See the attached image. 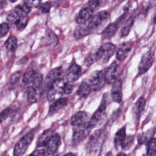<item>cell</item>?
I'll use <instances>...</instances> for the list:
<instances>
[{
  "label": "cell",
  "instance_id": "cell-20",
  "mask_svg": "<svg viewBox=\"0 0 156 156\" xmlns=\"http://www.w3.org/2000/svg\"><path fill=\"white\" fill-rule=\"evenodd\" d=\"M118 24L116 23L109 24L102 32L103 40H109L113 37L118 30Z\"/></svg>",
  "mask_w": 156,
  "mask_h": 156
},
{
  "label": "cell",
  "instance_id": "cell-26",
  "mask_svg": "<svg viewBox=\"0 0 156 156\" xmlns=\"http://www.w3.org/2000/svg\"><path fill=\"white\" fill-rule=\"evenodd\" d=\"M90 34L85 24H80L77 27L74 32V36L76 39H80Z\"/></svg>",
  "mask_w": 156,
  "mask_h": 156
},
{
  "label": "cell",
  "instance_id": "cell-22",
  "mask_svg": "<svg viewBox=\"0 0 156 156\" xmlns=\"http://www.w3.org/2000/svg\"><path fill=\"white\" fill-rule=\"evenodd\" d=\"M146 99L143 97H140L135 103L133 108L132 112L135 117H140L144 110L146 105Z\"/></svg>",
  "mask_w": 156,
  "mask_h": 156
},
{
  "label": "cell",
  "instance_id": "cell-46",
  "mask_svg": "<svg viewBox=\"0 0 156 156\" xmlns=\"http://www.w3.org/2000/svg\"><path fill=\"white\" fill-rule=\"evenodd\" d=\"M105 156H113V155H112V154L110 152H109L107 153V154H106Z\"/></svg>",
  "mask_w": 156,
  "mask_h": 156
},
{
  "label": "cell",
  "instance_id": "cell-12",
  "mask_svg": "<svg viewBox=\"0 0 156 156\" xmlns=\"http://www.w3.org/2000/svg\"><path fill=\"white\" fill-rule=\"evenodd\" d=\"M60 144V137L57 133H54L44 147L45 156L54 154L58 149Z\"/></svg>",
  "mask_w": 156,
  "mask_h": 156
},
{
  "label": "cell",
  "instance_id": "cell-2",
  "mask_svg": "<svg viewBox=\"0 0 156 156\" xmlns=\"http://www.w3.org/2000/svg\"><path fill=\"white\" fill-rule=\"evenodd\" d=\"M116 51V46L111 43L102 44L95 52L96 60L101 64L108 62Z\"/></svg>",
  "mask_w": 156,
  "mask_h": 156
},
{
  "label": "cell",
  "instance_id": "cell-33",
  "mask_svg": "<svg viewBox=\"0 0 156 156\" xmlns=\"http://www.w3.org/2000/svg\"><path fill=\"white\" fill-rule=\"evenodd\" d=\"M155 149H156V141L155 138H153L150 140L147 143V152L149 156H155Z\"/></svg>",
  "mask_w": 156,
  "mask_h": 156
},
{
  "label": "cell",
  "instance_id": "cell-10",
  "mask_svg": "<svg viewBox=\"0 0 156 156\" xmlns=\"http://www.w3.org/2000/svg\"><path fill=\"white\" fill-rule=\"evenodd\" d=\"M104 132L102 129L96 130L91 136L87 144V149L90 152H96L102 144Z\"/></svg>",
  "mask_w": 156,
  "mask_h": 156
},
{
  "label": "cell",
  "instance_id": "cell-40",
  "mask_svg": "<svg viewBox=\"0 0 156 156\" xmlns=\"http://www.w3.org/2000/svg\"><path fill=\"white\" fill-rule=\"evenodd\" d=\"M102 1H89L88 2V7L91 8V9H94L98 8L100 6Z\"/></svg>",
  "mask_w": 156,
  "mask_h": 156
},
{
  "label": "cell",
  "instance_id": "cell-13",
  "mask_svg": "<svg viewBox=\"0 0 156 156\" xmlns=\"http://www.w3.org/2000/svg\"><path fill=\"white\" fill-rule=\"evenodd\" d=\"M82 73L81 66L76 63H72L68 68L65 73V82L68 83H73L76 81Z\"/></svg>",
  "mask_w": 156,
  "mask_h": 156
},
{
  "label": "cell",
  "instance_id": "cell-6",
  "mask_svg": "<svg viewBox=\"0 0 156 156\" xmlns=\"http://www.w3.org/2000/svg\"><path fill=\"white\" fill-rule=\"evenodd\" d=\"M87 83L90 86L91 90L98 91L105 85L104 73L101 70H96L92 72L87 77Z\"/></svg>",
  "mask_w": 156,
  "mask_h": 156
},
{
  "label": "cell",
  "instance_id": "cell-5",
  "mask_svg": "<svg viewBox=\"0 0 156 156\" xmlns=\"http://www.w3.org/2000/svg\"><path fill=\"white\" fill-rule=\"evenodd\" d=\"M106 101L105 99L102 100L99 108L96 110L88 121V124L91 129L101 125L105 121L107 116L106 112Z\"/></svg>",
  "mask_w": 156,
  "mask_h": 156
},
{
  "label": "cell",
  "instance_id": "cell-1",
  "mask_svg": "<svg viewBox=\"0 0 156 156\" xmlns=\"http://www.w3.org/2000/svg\"><path fill=\"white\" fill-rule=\"evenodd\" d=\"M109 18V13L106 10L100 11L93 15L89 22L86 24L90 34L100 30L107 22Z\"/></svg>",
  "mask_w": 156,
  "mask_h": 156
},
{
  "label": "cell",
  "instance_id": "cell-8",
  "mask_svg": "<svg viewBox=\"0 0 156 156\" xmlns=\"http://www.w3.org/2000/svg\"><path fill=\"white\" fill-rule=\"evenodd\" d=\"M91 127L88 122L77 126H74L72 136V143L73 144H78L85 140L90 134Z\"/></svg>",
  "mask_w": 156,
  "mask_h": 156
},
{
  "label": "cell",
  "instance_id": "cell-17",
  "mask_svg": "<svg viewBox=\"0 0 156 156\" xmlns=\"http://www.w3.org/2000/svg\"><path fill=\"white\" fill-rule=\"evenodd\" d=\"M93 14V10L91 8L87 7L82 9L78 13L76 18V21L79 25L84 24L92 17Z\"/></svg>",
  "mask_w": 156,
  "mask_h": 156
},
{
  "label": "cell",
  "instance_id": "cell-16",
  "mask_svg": "<svg viewBox=\"0 0 156 156\" xmlns=\"http://www.w3.org/2000/svg\"><path fill=\"white\" fill-rule=\"evenodd\" d=\"M122 83L121 80L118 79L113 83L111 90V96L112 100L118 104L122 101Z\"/></svg>",
  "mask_w": 156,
  "mask_h": 156
},
{
  "label": "cell",
  "instance_id": "cell-38",
  "mask_svg": "<svg viewBox=\"0 0 156 156\" xmlns=\"http://www.w3.org/2000/svg\"><path fill=\"white\" fill-rule=\"evenodd\" d=\"M11 112L12 109L10 108H6L0 113V124L9 116Z\"/></svg>",
  "mask_w": 156,
  "mask_h": 156
},
{
  "label": "cell",
  "instance_id": "cell-14",
  "mask_svg": "<svg viewBox=\"0 0 156 156\" xmlns=\"http://www.w3.org/2000/svg\"><path fill=\"white\" fill-rule=\"evenodd\" d=\"M133 46V43L132 41H125L121 43L118 48L116 51V58L118 61L124 60L130 52Z\"/></svg>",
  "mask_w": 156,
  "mask_h": 156
},
{
  "label": "cell",
  "instance_id": "cell-11",
  "mask_svg": "<svg viewBox=\"0 0 156 156\" xmlns=\"http://www.w3.org/2000/svg\"><path fill=\"white\" fill-rule=\"evenodd\" d=\"M154 62V56L151 51L144 53L138 65V74H143L151 67Z\"/></svg>",
  "mask_w": 156,
  "mask_h": 156
},
{
  "label": "cell",
  "instance_id": "cell-7",
  "mask_svg": "<svg viewBox=\"0 0 156 156\" xmlns=\"http://www.w3.org/2000/svg\"><path fill=\"white\" fill-rule=\"evenodd\" d=\"M22 80L24 84L29 85V87L38 90L41 86L43 78L42 74L34 70H30L23 75Z\"/></svg>",
  "mask_w": 156,
  "mask_h": 156
},
{
  "label": "cell",
  "instance_id": "cell-28",
  "mask_svg": "<svg viewBox=\"0 0 156 156\" xmlns=\"http://www.w3.org/2000/svg\"><path fill=\"white\" fill-rule=\"evenodd\" d=\"M27 100L29 102L32 104L37 102L38 98V90L32 87H29L27 91Z\"/></svg>",
  "mask_w": 156,
  "mask_h": 156
},
{
  "label": "cell",
  "instance_id": "cell-29",
  "mask_svg": "<svg viewBox=\"0 0 156 156\" xmlns=\"http://www.w3.org/2000/svg\"><path fill=\"white\" fill-rule=\"evenodd\" d=\"M21 77V73L20 72H16L14 73L11 77L9 81V88L10 89H13L16 87L18 84L19 83Z\"/></svg>",
  "mask_w": 156,
  "mask_h": 156
},
{
  "label": "cell",
  "instance_id": "cell-37",
  "mask_svg": "<svg viewBox=\"0 0 156 156\" xmlns=\"http://www.w3.org/2000/svg\"><path fill=\"white\" fill-rule=\"evenodd\" d=\"M95 62H96V57H95V52H92V53H90L87 57L85 58V64L86 65V66H90L91 65L93 64V63H94Z\"/></svg>",
  "mask_w": 156,
  "mask_h": 156
},
{
  "label": "cell",
  "instance_id": "cell-25",
  "mask_svg": "<svg viewBox=\"0 0 156 156\" xmlns=\"http://www.w3.org/2000/svg\"><path fill=\"white\" fill-rule=\"evenodd\" d=\"M91 91L88 84L86 82H82L77 91V94L81 98H85L89 95Z\"/></svg>",
  "mask_w": 156,
  "mask_h": 156
},
{
  "label": "cell",
  "instance_id": "cell-31",
  "mask_svg": "<svg viewBox=\"0 0 156 156\" xmlns=\"http://www.w3.org/2000/svg\"><path fill=\"white\" fill-rule=\"evenodd\" d=\"M21 16V15L16 11L13 10L10 13H9L6 17V20L7 21V23L9 24H13L15 25L19 18Z\"/></svg>",
  "mask_w": 156,
  "mask_h": 156
},
{
  "label": "cell",
  "instance_id": "cell-24",
  "mask_svg": "<svg viewBox=\"0 0 156 156\" xmlns=\"http://www.w3.org/2000/svg\"><path fill=\"white\" fill-rule=\"evenodd\" d=\"M44 41L45 44L49 48H54L58 43V39L57 35L51 30H49L46 33Z\"/></svg>",
  "mask_w": 156,
  "mask_h": 156
},
{
  "label": "cell",
  "instance_id": "cell-21",
  "mask_svg": "<svg viewBox=\"0 0 156 156\" xmlns=\"http://www.w3.org/2000/svg\"><path fill=\"white\" fill-rule=\"evenodd\" d=\"M55 133L54 132V130L50 129H47L46 130H44L41 134V135L39 136L37 143V147L40 148V147H44L45 146V145L46 144L47 142L49 141V140L50 139V138L52 136V135Z\"/></svg>",
  "mask_w": 156,
  "mask_h": 156
},
{
  "label": "cell",
  "instance_id": "cell-39",
  "mask_svg": "<svg viewBox=\"0 0 156 156\" xmlns=\"http://www.w3.org/2000/svg\"><path fill=\"white\" fill-rule=\"evenodd\" d=\"M51 7V4L50 2H45L42 4H40L39 10L43 13H47L49 12L50 9Z\"/></svg>",
  "mask_w": 156,
  "mask_h": 156
},
{
  "label": "cell",
  "instance_id": "cell-34",
  "mask_svg": "<svg viewBox=\"0 0 156 156\" xmlns=\"http://www.w3.org/2000/svg\"><path fill=\"white\" fill-rule=\"evenodd\" d=\"M10 26L7 23H2L0 24V38L5 37L9 32Z\"/></svg>",
  "mask_w": 156,
  "mask_h": 156
},
{
  "label": "cell",
  "instance_id": "cell-32",
  "mask_svg": "<svg viewBox=\"0 0 156 156\" xmlns=\"http://www.w3.org/2000/svg\"><path fill=\"white\" fill-rule=\"evenodd\" d=\"M29 18L27 16H21L15 25L19 30H23L26 27Z\"/></svg>",
  "mask_w": 156,
  "mask_h": 156
},
{
  "label": "cell",
  "instance_id": "cell-43",
  "mask_svg": "<svg viewBox=\"0 0 156 156\" xmlns=\"http://www.w3.org/2000/svg\"><path fill=\"white\" fill-rule=\"evenodd\" d=\"M74 88V85L72 84V83H68L66 82L65 87V94H70Z\"/></svg>",
  "mask_w": 156,
  "mask_h": 156
},
{
  "label": "cell",
  "instance_id": "cell-19",
  "mask_svg": "<svg viewBox=\"0 0 156 156\" xmlns=\"http://www.w3.org/2000/svg\"><path fill=\"white\" fill-rule=\"evenodd\" d=\"M68 102V99L65 98H61L57 100L54 101L49 106L48 110V115L51 116L58 112L60 110L63 108Z\"/></svg>",
  "mask_w": 156,
  "mask_h": 156
},
{
  "label": "cell",
  "instance_id": "cell-27",
  "mask_svg": "<svg viewBox=\"0 0 156 156\" xmlns=\"http://www.w3.org/2000/svg\"><path fill=\"white\" fill-rule=\"evenodd\" d=\"M4 46L5 48L10 51L14 52L17 48V39L15 36H10L4 43Z\"/></svg>",
  "mask_w": 156,
  "mask_h": 156
},
{
  "label": "cell",
  "instance_id": "cell-9",
  "mask_svg": "<svg viewBox=\"0 0 156 156\" xmlns=\"http://www.w3.org/2000/svg\"><path fill=\"white\" fill-rule=\"evenodd\" d=\"M120 74L121 68L119 65L114 61L107 67L105 74H104L105 82L108 84H113L118 80Z\"/></svg>",
  "mask_w": 156,
  "mask_h": 156
},
{
  "label": "cell",
  "instance_id": "cell-4",
  "mask_svg": "<svg viewBox=\"0 0 156 156\" xmlns=\"http://www.w3.org/2000/svg\"><path fill=\"white\" fill-rule=\"evenodd\" d=\"M35 132L30 131L22 136L15 144L13 149V156H23L27 151L28 146L33 141Z\"/></svg>",
  "mask_w": 156,
  "mask_h": 156
},
{
  "label": "cell",
  "instance_id": "cell-18",
  "mask_svg": "<svg viewBox=\"0 0 156 156\" xmlns=\"http://www.w3.org/2000/svg\"><path fill=\"white\" fill-rule=\"evenodd\" d=\"M88 114L84 111L76 113L71 118V123L73 126H77L88 122Z\"/></svg>",
  "mask_w": 156,
  "mask_h": 156
},
{
  "label": "cell",
  "instance_id": "cell-23",
  "mask_svg": "<svg viewBox=\"0 0 156 156\" xmlns=\"http://www.w3.org/2000/svg\"><path fill=\"white\" fill-rule=\"evenodd\" d=\"M126 136L127 135L126 133V127L124 126L115 133L114 138L115 146L116 148H118L119 146L121 147V146L122 145L123 143L126 140Z\"/></svg>",
  "mask_w": 156,
  "mask_h": 156
},
{
  "label": "cell",
  "instance_id": "cell-45",
  "mask_svg": "<svg viewBox=\"0 0 156 156\" xmlns=\"http://www.w3.org/2000/svg\"><path fill=\"white\" fill-rule=\"evenodd\" d=\"M116 156H126V155L125 154H124V153H122V152H120V153H119Z\"/></svg>",
  "mask_w": 156,
  "mask_h": 156
},
{
  "label": "cell",
  "instance_id": "cell-42",
  "mask_svg": "<svg viewBox=\"0 0 156 156\" xmlns=\"http://www.w3.org/2000/svg\"><path fill=\"white\" fill-rule=\"evenodd\" d=\"M24 3L27 4L29 6H30L31 8L32 7H37L40 5L41 1H24Z\"/></svg>",
  "mask_w": 156,
  "mask_h": 156
},
{
  "label": "cell",
  "instance_id": "cell-44",
  "mask_svg": "<svg viewBox=\"0 0 156 156\" xmlns=\"http://www.w3.org/2000/svg\"><path fill=\"white\" fill-rule=\"evenodd\" d=\"M63 156H76V155L72 153V152H69V153H66Z\"/></svg>",
  "mask_w": 156,
  "mask_h": 156
},
{
  "label": "cell",
  "instance_id": "cell-41",
  "mask_svg": "<svg viewBox=\"0 0 156 156\" xmlns=\"http://www.w3.org/2000/svg\"><path fill=\"white\" fill-rule=\"evenodd\" d=\"M28 156H45L44 149H39L37 147Z\"/></svg>",
  "mask_w": 156,
  "mask_h": 156
},
{
  "label": "cell",
  "instance_id": "cell-35",
  "mask_svg": "<svg viewBox=\"0 0 156 156\" xmlns=\"http://www.w3.org/2000/svg\"><path fill=\"white\" fill-rule=\"evenodd\" d=\"M133 142V136H131V135L127 136L124 142L121 146V147L124 150H128L132 146Z\"/></svg>",
  "mask_w": 156,
  "mask_h": 156
},
{
  "label": "cell",
  "instance_id": "cell-15",
  "mask_svg": "<svg viewBox=\"0 0 156 156\" xmlns=\"http://www.w3.org/2000/svg\"><path fill=\"white\" fill-rule=\"evenodd\" d=\"M63 68L62 66L57 67L52 70L50 71V72L48 74V75L46 77L44 83L45 85L49 88V87L56 80H58L59 79H61L62 75H63Z\"/></svg>",
  "mask_w": 156,
  "mask_h": 156
},
{
  "label": "cell",
  "instance_id": "cell-36",
  "mask_svg": "<svg viewBox=\"0 0 156 156\" xmlns=\"http://www.w3.org/2000/svg\"><path fill=\"white\" fill-rule=\"evenodd\" d=\"M132 24H133V21H132V20L127 22V23L122 28V30L121 32V37H124L128 35V34L130 30L131 27L132 26Z\"/></svg>",
  "mask_w": 156,
  "mask_h": 156
},
{
  "label": "cell",
  "instance_id": "cell-3",
  "mask_svg": "<svg viewBox=\"0 0 156 156\" xmlns=\"http://www.w3.org/2000/svg\"><path fill=\"white\" fill-rule=\"evenodd\" d=\"M66 82L61 78L54 81L48 88L47 98L49 101L52 102L57 100L65 94V87Z\"/></svg>",
  "mask_w": 156,
  "mask_h": 156
},
{
  "label": "cell",
  "instance_id": "cell-30",
  "mask_svg": "<svg viewBox=\"0 0 156 156\" xmlns=\"http://www.w3.org/2000/svg\"><path fill=\"white\" fill-rule=\"evenodd\" d=\"M31 9L32 8L30 6L24 2L23 4L17 5L15 7V10H16L21 16H27V15L30 12Z\"/></svg>",
  "mask_w": 156,
  "mask_h": 156
}]
</instances>
